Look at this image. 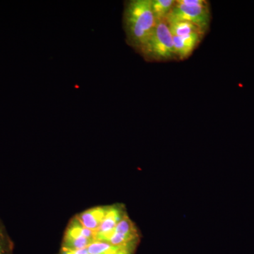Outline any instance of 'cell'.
Here are the masks:
<instances>
[{
  "label": "cell",
  "instance_id": "obj_7",
  "mask_svg": "<svg viewBox=\"0 0 254 254\" xmlns=\"http://www.w3.org/2000/svg\"><path fill=\"white\" fill-rule=\"evenodd\" d=\"M108 206H97L88 209L76 215L78 220L86 228L96 232L107 213Z\"/></svg>",
  "mask_w": 254,
  "mask_h": 254
},
{
  "label": "cell",
  "instance_id": "obj_1",
  "mask_svg": "<svg viewBox=\"0 0 254 254\" xmlns=\"http://www.w3.org/2000/svg\"><path fill=\"white\" fill-rule=\"evenodd\" d=\"M124 23L128 44L141 51L149 41L157 25L151 0L128 1L124 12Z\"/></svg>",
  "mask_w": 254,
  "mask_h": 254
},
{
  "label": "cell",
  "instance_id": "obj_11",
  "mask_svg": "<svg viewBox=\"0 0 254 254\" xmlns=\"http://www.w3.org/2000/svg\"><path fill=\"white\" fill-rule=\"evenodd\" d=\"M119 246H114L109 242L95 240L87 247L88 254H110L115 252Z\"/></svg>",
  "mask_w": 254,
  "mask_h": 254
},
{
  "label": "cell",
  "instance_id": "obj_13",
  "mask_svg": "<svg viewBox=\"0 0 254 254\" xmlns=\"http://www.w3.org/2000/svg\"><path fill=\"white\" fill-rule=\"evenodd\" d=\"M139 241L136 240L127 245L119 246L118 248L110 254H134Z\"/></svg>",
  "mask_w": 254,
  "mask_h": 254
},
{
  "label": "cell",
  "instance_id": "obj_6",
  "mask_svg": "<svg viewBox=\"0 0 254 254\" xmlns=\"http://www.w3.org/2000/svg\"><path fill=\"white\" fill-rule=\"evenodd\" d=\"M136 240H140L138 230L126 213L115 227L108 242L112 245L121 246Z\"/></svg>",
  "mask_w": 254,
  "mask_h": 254
},
{
  "label": "cell",
  "instance_id": "obj_15",
  "mask_svg": "<svg viewBox=\"0 0 254 254\" xmlns=\"http://www.w3.org/2000/svg\"><path fill=\"white\" fill-rule=\"evenodd\" d=\"M59 254H88V252L87 249L68 250V249L61 248Z\"/></svg>",
  "mask_w": 254,
  "mask_h": 254
},
{
  "label": "cell",
  "instance_id": "obj_8",
  "mask_svg": "<svg viewBox=\"0 0 254 254\" xmlns=\"http://www.w3.org/2000/svg\"><path fill=\"white\" fill-rule=\"evenodd\" d=\"M166 22L173 36L182 37L195 33L203 34L205 32L196 25L182 20L166 18Z\"/></svg>",
  "mask_w": 254,
  "mask_h": 254
},
{
  "label": "cell",
  "instance_id": "obj_4",
  "mask_svg": "<svg viewBox=\"0 0 254 254\" xmlns=\"http://www.w3.org/2000/svg\"><path fill=\"white\" fill-rule=\"evenodd\" d=\"M167 18L182 20L196 25L205 31L210 21L209 6H190L179 4H175Z\"/></svg>",
  "mask_w": 254,
  "mask_h": 254
},
{
  "label": "cell",
  "instance_id": "obj_12",
  "mask_svg": "<svg viewBox=\"0 0 254 254\" xmlns=\"http://www.w3.org/2000/svg\"><path fill=\"white\" fill-rule=\"evenodd\" d=\"M173 44L175 56L180 60L187 59L193 52V50L187 46L180 37L173 36Z\"/></svg>",
  "mask_w": 254,
  "mask_h": 254
},
{
  "label": "cell",
  "instance_id": "obj_5",
  "mask_svg": "<svg viewBox=\"0 0 254 254\" xmlns=\"http://www.w3.org/2000/svg\"><path fill=\"white\" fill-rule=\"evenodd\" d=\"M125 214L126 212H125L123 206H120V205L108 206L106 215L101 225L95 232V240L108 242L115 231V227Z\"/></svg>",
  "mask_w": 254,
  "mask_h": 254
},
{
  "label": "cell",
  "instance_id": "obj_3",
  "mask_svg": "<svg viewBox=\"0 0 254 254\" xmlns=\"http://www.w3.org/2000/svg\"><path fill=\"white\" fill-rule=\"evenodd\" d=\"M95 241V232L86 228L78 220L77 217L68 222L64 235L61 248L68 250H82Z\"/></svg>",
  "mask_w": 254,
  "mask_h": 254
},
{
  "label": "cell",
  "instance_id": "obj_14",
  "mask_svg": "<svg viewBox=\"0 0 254 254\" xmlns=\"http://www.w3.org/2000/svg\"><path fill=\"white\" fill-rule=\"evenodd\" d=\"M176 2L190 6H209V3L205 0H177Z\"/></svg>",
  "mask_w": 254,
  "mask_h": 254
},
{
  "label": "cell",
  "instance_id": "obj_10",
  "mask_svg": "<svg viewBox=\"0 0 254 254\" xmlns=\"http://www.w3.org/2000/svg\"><path fill=\"white\" fill-rule=\"evenodd\" d=\"M14 243L0 220V254H14Z\"/></svg>",
  "mask_w": 254,
  "mask_h": 254
},
{
  "label": "cell",
  "instance_id": "obj_9",
  "mask_svg": "<svg viewBox=\"0 0 254 254\" xmlns=\"http://www.w3.org/2000/svg\"><path fill=\"white\" fill-rule=\"evenodd\" d=\"M175 4V0H151L152 10L157 23L166 20Z\"/></svg>",
  "mask_w": 254,
  "mask_h": 254
},
{
  "label": "cell",
  "instance_id": "obj_2",
  "mask_svg": "<svg viewBox=\"0 0 254 254\" xmlns=\"http://www.w3.org/2000/svg\"><path fill=\"white\" fill-rule=\"evenodd\" d=\"M146 60L165 61L175 58L173 36L166 20L157 23L149 41L140 51Z\"/></svg>",
  "mask_w": 254,
  "mask_h": 254
}]
</instances>
